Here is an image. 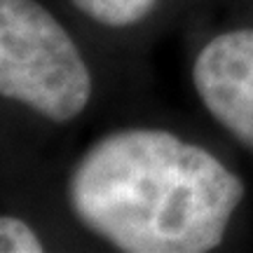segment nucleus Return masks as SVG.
Segmentation results:
<instances>
[{"label": "nucleus", "mask_w": 253, "mask_h": 253, "mask_svg": "<svg viewBox=\"0 0 253 253\" xmlns=\"http://www.w3.org/2000/svg\"><path fill=\"white\" fill-rule=\"evenodd\" d=\"M75 216L126 253L216 249L244 183L204 148L157 129H125L84 153L68 183Z\"/></svg>", "instance_id": "1"}, {"label": "nucleus", "mask_w": 253, "mask_h": 253, "mask_svg": "<svg viewBox=\"0 0 253 253\" xmlns=\"http://www.w3.org/2000/svg\"><path fill=\"white\" fill-rule=\"evenodd\" d=\"M192 82L209 113L253 150V28L211 38L195 59Z\"/></svg>", "instance_id": "3"}, {"label": "nucleus", "mask_w": 253, "mask_h": 253, "mask_svg": "<svg viewBox=\"0 0 253 253\" xmlns=\"http://www.w3.org/2000/svg\"><path fill=\"white\" fill-rule=\"evenodd\" d=\"M0 251L2 253H40L42 244L31 227L12 216L0 218Z\"/></svg>", "instance_id": "5"}, {"label": "nucleus", "mask_w": 253, "mask_h": 253, "mask_svg": "<svg viewBox=\"0 0 253 253\" xmlns=\"http://www.w3.org/2000/svg\"><path fill=\"white\" fill-rule=\"evenodd\" d=\"M0 94L54 122H71L89 103L80 49L36 0H0Z\"/></svg>", "instance_id": "2"}, {"label": "nucleus", "mask_w": 253, "mask_h": 253, "mask_svg": "<svg viewBox=\"0 0 253 253\" xmlns=\"http://www.w3.org/2000/svg\"><path fill=\"white\" fill-rule=\"evenodd\" d=\"M73 5L99 24L131 26L153 12L157 0H73Z\"/></svg>", "instance_id": "4"}]
</instances>
